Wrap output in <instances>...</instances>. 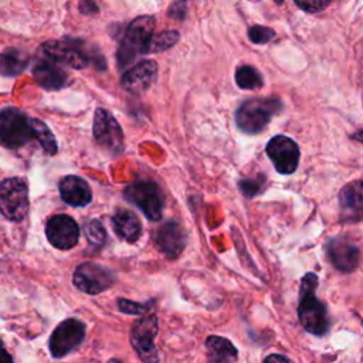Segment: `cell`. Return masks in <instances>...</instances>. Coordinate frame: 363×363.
Wrapping results in <instances>:
<instances>
[{
  "label": "cell",
  "instance_id": "484cf974",
  "mask_svg": "<svg viewBox=\"0 0 363 363\" xmlns=\"http://www.w3.org/2000/svg\"><path fill=\"white\" fill-rule=\"evenodd\" d=\"M85 234H86L88 241L96 247L104 245L106 241V231L98 220H91L86 223Z\"/></svg>",
  "mask_w": 363,
  "mask_h": 363
},
{
  "label": "cell",
  "instance_id": "3957f363",
  "mask_svg": "<svg viewBox=\"0 0 363 363\" xmlns=\"http://www.w3.org/2000/svg\"><path fill=\"white\" fill-rule=\"evenodd\" d=\"M155 17L139 16L128 26L116 52L119 68H126L140 54H147L155 30Z\"/></svg>",
  "mask_w": 363,
  "mask_h": 363
},
{
  "label": "cell",
  "instance_id": "d4e9b609",
  "mask_svg": "<svg viewBox=\"0 0 363 363\" xmlns=\"http://www.w3.org/2000/svg\"><path fill=\"white\" fill-rule=\"evenodd\" d=\"M179 38H180V34L176 30L162 31L157 35L152 37L147 52H160V51L169 50L179 41Z\"/></svg>",
  "mask_w": 363,
  "mask_h": 363
},
{
  "label": "cell",
  "instance_id": "d6a6232c",
  "mask_svg": "<svg viewBox=\"0 0 363 363\" xmlns=\"http://www.w3.org/2000/svg\"><path fill=\"white\" fill-rule=\"evenodd\" d=\"M289 359L282 354H269L264 359V362H288Z\"/></svg>",
  "mask_w": 363,
  "mask_h": 363
},
{
  "label": "cell",
  "instance_id": "603a6c76",
  "mask_svg": "<svg viewBox=\"0 0 363 363\" xmlns=\"http://www.w3.org/2000/svg\"><path fill=\"white\" fill-rule=\"evenodd\" d=\"M235 84L241 89H259L264 85L262 75L259 71L251 65H241L235 69L234 74Z\"/></svg>",
  "mask_w": 363,
  "mask_h": 363
},
{
  "label": "cell",
  "instance_id": "7a4b0ae2",
  "mask_svg": "<svg viewBox=\"0 0 363 363\" xmlns=\"http://www.w3.org/2000/svg\"><path fill=\"white\" fill-rule=\"evenodd\" d=\"M281 111L282 102L278 98H250L235 111V123L244 133L257 135Z\"/></svg>",
  "mask_w": 363,
  "mask_h": 363
},
{
  "label": "cell",
  "instance_id": "52a82bcc",
  "mask_svg": "<svg viewBox=\"0 0 363 363\" xmlns=\"http://www.w3.org/2000/svg\"><path fill=\"white\" fill-rule=\"evenodd\" d=\"M38 54L57 64L67 65L74 69H82L89 64V57L78 41H47L41 44Z\"/></svg>",
  "mask_w": 363,
  "mask_h": 363
},
{
  "label": "cell",
  "instance_id": "cb8c5ba5",
  "mask_svg": "<svg viewBox=\"0 0 363 363\" xmlns=\"http://www.w3.org/2000/svg\"><path fill=\"white\" fill-rule=\"evenodd\" d=\"M31 123H33V130H34V139H37L43 147V150L47 155H55L58 147H57V142L54 139V135L51 133L50 128L40 119L37 118H31Z\"/></svg>",
  "mask_w": 363,
  "mask_h": 363
},
{
  "label": "cell",
  "instance_id": "d590c367",
  "mask_svg": "<svg viewBox=\"0 0 363 363\" xmlns=\"http://www.w3.org/2000/svg\"><path fill=\"white\" fill-rule=\"evenodd\" d=\"M0 347H3V342H1V339H0Z\"/></svg>",
  "mask_w": 363,
  "mask_h": 363
},
{
  "label": "cell",
  "instance_id": "9c48e42d",
  "mask_svg": "<svg viewBox=\"0 0 363 363\" xmlns=\"http://www.w3.org/2000/svg\"><path fill=\"white\" fill-rule=\"evenodd\" d=\"M94 138L99 146L119 155L123 150V132L109 111L98 108L94 115Z\"/></svg>",
  "mask_w": 363,
  "mask_h": 363
},
{
  "label": "cell",
  "instance_id": "2e32d148",
  "mask_svg": "<svg viewBox=\"0 0 363 363\" xmlns=\"http://www.w3.org/2000/svg\"><path fill=\"white\" fill-rule=\"evenodd\" d=\"M186 238L187 237L184 230L174 220H170L162 224L155 234V242L157 248L169 259H174L180 255V252L186 247Z\"/></svg>",
  "mask_w": 363,
  "mask_h": 363
},
{
  "label": "cell",
  "instance_id": "5bb4252c",
  "mask_svg": "<svg viewBox=\"0 0 363 363\" xmlns=\"http://www.w3.org/2000/svg\"><path fill=\"white\" fill-rule=\"evenodd\" d=\"M340 221L345 224L357 223L363 218V180H353L339 191Z\"/></svg>",
  "mask_w": 363,
  "mask_h": 363
},
{
  "label": "cell",
  "instance_id": "ac0fdd59",
  "mask_svg": "<svg viewBox=\"0 0 363 363\" xmlns=\"http://www.w3.org/2000/svg\"><path fill=\"white\" fill-rule=\"evenodd\" d=\"M61 199L72 207H84L92 200V191L88 183L78 176H65L58 184Z\"/></svg>",
  "mask_w": 363,
  "mask_h": 363
},
{
  "label": "cell",
  "instance_id": "5b68a950",
  "mask_svg": "<svg viewBox=\"0 0 363 363\" xmlns=\"http://www.w3.org/2000/svg\"><path fill=\"white\" fill-rule=\"evenodd\" d=\"M28 186L21 177L0 182V213L11 221H21L28 213Z\"/></svg>",
  "mask_w": 363,
  "mask_h": 363
},
{
  "label": "cell",
  "instance_id": "9a60e30c",
  "mask_svg": "<svg viewBox=\"0 0 363 363\" xmlns=\"http://www.w3.org/2000/svg\"><path fill=\"white\" fill-rule=\"evenodd\" d=\"M157 78V64L153 60H143L125 71L121 86L130 94H142L149 89Z\"/></svg>",
  "mask_w": 363,
  "mask_h": 363
},
{
  "label": "cell",
  "instance_id": "ffe728a7",
  "mask_svg": "<svg viewBox=\"0 0 363 363\" xmlns=\"http://www.w3.org/2000/svg\"><path fill=\"white\" fill-rule=\"evenodd\" d=\"M112 225L118 237L135 242L142 234V223L130 210H118L112 217Z\"/></svg>",
  "mask_w": 363,
  "mask_h": 363
},
{
  "label": "cell",
  "instance_id": "8fae6325",
  "mask_svg": "<svg viewBox=\"0 0 363 363\" xmlns=\"http://www.w3.org/2000/svg\"><path fill=\"white\" fill-rule=\"evenodd\" d=\"M157 333V318L155 315L138 319L130 329V345L143 362H157L159 356L155 346Z\"/></svg>",
  "mask_w": 363,
  "mask_h": 363
},
{
  "label": "cell",
  "instance_id": "7402d4cb",
  "mask_svg": "<svg viewBox=\"0 0 363 363\" xmlns=\"http://www.w3.org/2000/svg\"><path fill=\"white\" fill-rule=\"evenodd\" d=\"M28 64V55L17 48H10L0 54V74L14 77L24 71Z\"/></svg>",
  "mask_w": 363,
  "mask_h": 363
},
{
  "label": "cell",
  "instance_id": "f546056e",
  "mask_svg": "<svg viewBox=\"0 0 363 363\" xmlns=\"http://www.w3.org/2000/svg\"><path fill=\"white\" fill-rule=\"evenodd\" d=\"M118 306L121 312H125L129 315H142L150 308L149 303H138L128 299H118Z\"/></svg>",
  "mask_w": 363,
  "mask_h": 363
},
{
  "label": "cell",
  "instance_id": "ba28073f",
  "mask_svg": "<svg viewBox=\"0 0 363 363\" xmlns=\"http://www.w3.org/2000/svg\"><path fill=\"white\" fill-rule=\"evenodd\" d=\"M265 152L279 174H292L299 164V147L285 135H275L265 146Z\"/></svg>",
  "mask_w": 363,
  "mask_h": 363
},
{
  "label": "cell",
  "instance_id": "44dd1931",
  "mask_svg": "<svg viewBox=\"0 0 363 363\" xmlns=\"http://www.w3.org/2000/svg\"><path fill=\"white\" fill-rule=\"evenodd\" d=\"M207 347V359L210 362H221L231 363L238 359V353L235 346L225 337L221 336H208L206 339Z\"/></svg>",
  "mask_w": 363,
  "mask_h": 363
},
{
  "label": "cell",
  "instance_id": "e0dca14e",
  "mask_svg": "<svg viewBox=\"0 0 363 363\" xmlns=\"http://www.w3.org/2000/svg\"><path fill=\"white\" fill-rule=\"evenodd\" d=\"M326 254L332 265L342 272H352L359 265V248L345 237H333L326 242Z\"/></svg>",
  "mask_w": 363,
  "mask_h": 363
},
{
  "label": "cell",
  "instance_id": "277c9868",
  "mask_svg": "<svg viewBox=\"0 0 363 363\" xmlns=\"http://www.w3.org/2000/svg\"><path fill=\"white\" fill-rule=\"evenodd\" d=\"M34 139L31 118L17 108L0 111V143L9 149H18Z\"/></svg>",
  "mask_w": 363,
  "mask_h": 363
},
{
  "label": "cell",
  "instance_id": "836d02e7",
  "mask_svg": "<svg viewBox=\"0 0 363 363\" xmlns=\"http://www.w3.org/2000/svg\"><path fill=\"white\" fill-rule=\"evenodd\" d=\"M1 362H13V357L3 347H0V363Z\"/></svg>",
  "mask_w": 363,
  "mask_h": 363
},
{
  "label": "cell",
  "instance_id": "8992f818",
  "mask_svg": "<svg viewBox=\"0 0 363 363\" xmlns=\"http://www.w3.org/2000/svg\"><path fill=\"white\" fill-rule=\"evenodd\" d=\"M125 199L135 204L150 220L157 221L163 213V194L155 182L138 180L126 186Z\"/></svg>",
  "mask_w": 363,
  "mask_h": 363
},
{
  "label": "cell",
  "instance_id": "e575fe53",
  "mask_svg": "<svg viewBox=\"0 0 363 363\" xmlns=\"http://www.w3.org/2000/svg\"><path fill=\"white\" fill-rule=\"evenodd\" d=\"M352 138H353L354 140H359V142H362V143H363V129H360V130L354 132Z\"/></svg>",
  "mask_w": 363,
  "mask_h": 363
},
{
  "label": "cell",
  "instance_id": "7c38bea8",
  "mask_svg": "<svg viewBox=\"0 0 363 363\" xmlns=\"http://www.w3.org/2000/svg\"><path fill=\"white\" fill-rule=\"evenodd\" d=\"M72 279H74V285L79 291L88 295H98L112 286L115 277L108 268L102 265H98L94 262H85L77 267Z\"/></svg>",
  "mask_w": 363,
  "mask_h": 363
},
{
  "label": "cell",
  "instance_id": "4fadbf2b",
  "mask_svg": "<svg viewBox=\"0 0 363 363\" xmlns=\"http://www.w3.org/2000/svg\"><path fill=\"white\" fill-rule=\"evenodd\" d=\"M45 234L51 245L58 250H69L79 240V225L67 214L52 216L45 225Z\"/></svg>",
  "mask_w": 363,
  "mask_h": 363
},
{
  "label": "cell",
  "instance_id": "4dcf8cb0",
  "mask_svg": "<svg viewBox=\"0 0 363 363\" xmlns=\"http://www.w3.org/2000/svg\"><path fill=\"white\" fill-rule=\"evenodd\" d=\"M186 1L187 0H177L174 1L170 9H169V16L172 18H179V20H183L184 14H186Z\"/></svg>",
  "mask_w": 363,
  "mask_h": 363
},
{
  "label": "cell",
  "instance_id": "f1b7e54d",
  "mask_svg": "<svg viewBox=\"0 0 363 363\" xmlns=\"http://www.w3.org/2000/svg\"><path fill=\"white\" fill-rule=\"evenodd\" d=\"M295 4L306 13H319L326 9L333 0H294Z\"/></svg>",
  "mask_w": 363,
  "mask_h": 363
},
{
  "label": "cell",
  "instance_id": "83f0119b",
  "mask_svg": "<svg viewBox=\"0 0 363 363\" xmlns=\"http://www.w3.org/2000/svg\"><path fill=\"white\" fill-rule=\"evenodd\" d=\"M275 37V31L271 27L255 24L248 30V38L254 44H267Z\"/></svg>",
  "mask_w": 363,
  "mask_h": 363
},
{
  "label": "cell",
  "instance_id": "6da1fadb",
  "mask_svg": "<svg viewBox=\"0 0 363 363\" xmlns=\"http://www.w3.org/2000/svg\"><path fill=\"white\" fill-rule=\"evenodd\" d=\"M318 281V275L313 272H306L302 277L299 286L298 319L306 332L322 336L329 330L330 320L326 305L316 296Z\"/></svg>",
  "mask_w": 363,
  "mask_h": 363
},
{
  "label": "cell",
  "instance_id": "d6986e66",
  "mask_svg": "<svg viewBox=\"0 0 363 363\" xmlns=\"http://www.w3.org/2000/svg\"><path fill=\"white\" fill-rule=\"evenodd\" d=\"M33 77L37 84L45 89H60L65 86L68 77L60 64L41 57L33 68Z\"/></svg>",
  "mask_w": 363,
  "mask_h": 363
},
{
  "label": "cell",
  "instance_id": "30bf717a",
  "mask_svg": "<svg viewBox=\"0 0 363 363\" xmlns=\"http://www.w3.org/2000/svg\"><path fill=\"white\" fill-rule=\"evenodd\" d=\"M85 337V325L78 319L61 322L50 337V352L52 357H64L81 345Z\"/></svg>",
  "mask_w": 363,
  "mask_h": 363
},
{
  "label": "cell",
  "instance_id": "4316f807",
  "mask_svg": "<svg viewBox=\"0 0 363 363\" xmlns=\"http://www.w3.org/2000/svg\"><path fill=\"white\" fill-rule=\"evenodd\" d=\"M265 184V177L261 174L258 177H252V179H242L238 183V187L242 193V196L245 197H254L257 194H259L264 189Z\"/></svg>",
  "mask_w": 363,
  "mask_h": 363
},
{
  "label": "cell",
  "instance_id": "1f68e13d",
  "mask_svg": "<svg viewBox=\"0 0 363 363\" xmlns=\"http://www.w3.org/2000/svg\"><path fill=\"white\" fill-rule=\"evenodd\" d=\"M79 10L84 14H94V13L98 11V7L94 3V0H81L79 1Z\"/></svg>",
  "mask_w": 363,
  "mask_h": 363
}]
</instances>
